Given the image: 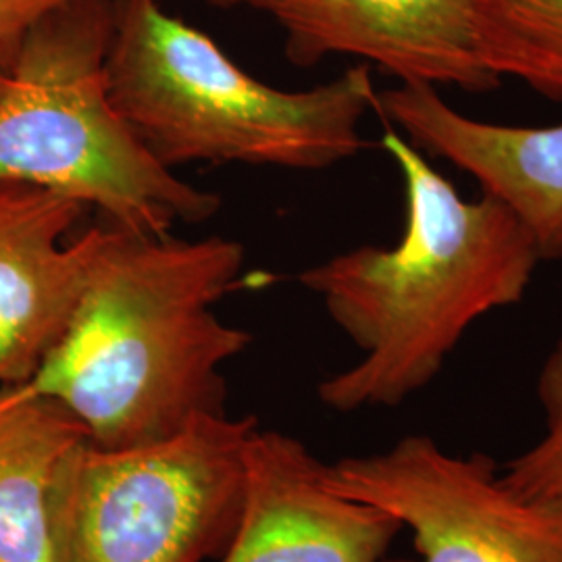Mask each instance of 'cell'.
<instances>
[{"label": "cell", "instance_id": "cell-10", "mask_svg": "<svg viewBox=\"0 0 562 562\" xmlns=\"http://www.w3.org/2000/svg\"><path fill=\"white\" fill-rule=\"evenodd\" d=\"M86 206L41 186L0 180V385L32 382L59 344L86 278Z\"/></svg>", "mask_w": 562, "mask_h": 562}, {"label": "cell", "instance_id": "cell-3", "mask_svg": "<svg viewBox=\"0 0 562 562\" xmlns=\"http://www.w3.org/2000/svg\"><path fill=\"white\" fill-rule=\"evenodd\" d=\"M106 81L121 117L169 169H327L367 146L361 123L378 101L367 63L311 90L267 86L161 0H113Z\"/></svg>", "mask_w": 562, "mask_h": 562}, {"label": "cell", "instance_id": "cell-6", "mask_svg": "<svg viewBox=\"0 0 562 562\" xmlns=\"http://www.w3.org/2000/svg\"><path fill=\"white\" fill-rule=\"evenodd\" d=\"M327 483L413 533L419 561L383 562H562V510L525 501L485 452L452 454L411 434L327 462Z\"/></svg>", "mask_w": 562, "mask_h": 562}, {"label": "cell", "instance_id": "cell-8", "mask_svg": "<svg viewBox=\"0 0 562 562\" xmlns=\"http://www.w3.org/2000/svg\"><path fill=\"white\" fill-rule=\"evenodd\" d=\"M402 527L327 483V462L278 429L248 443L246 503L222 562H383Z\"/></svg>", "mask_w": 562, "mask_h": 562}, {"label": "cell", "instance_id": "cell-2", "mask_svg": "<svg viewBox=\"0 0 562 562\" xmlns=\"http://www.w3.org/2000/svg\"><path fill=\"white\" fill-rule=\"evenodd\" d=\"M380 142L404 183L401 240L359 246L299 276L361 352L317 387L341 415L394 408L422 392L475 323L525 299L542 261L503 202L462 199L396 127Z\"/></svg>", "mask_w": 562, "mask_h": 562}, {"label": "cell", "instance_id": "cell-15", "mask_svg": "<svg viewBox=\"0 0 562 562\" xmlns=\"http://www.w3.org/2000/svg\"><path fill=\"white\" fill-rule=\"evenodd\" d=\"M7 80H9V76H7V74H0V92L4 90V86H7Z\"/></svg>", "mask_w": 562, "mask_h": 562}, {"label": "cell", "instance_id": "cell-13", "mask_svg": "<svg viewBox=\"0 0 562 562\" xmlns=\"http://www.w3.org/2000/svg\"><path fill=\"white\" fill-rule=\"evenodd\" d=\"M536 392L542 438L503 464V480L525 501L562 510V334L543 361Z\"/></svg>", "mask_w": 562, "mask_h": 562}, {"label": "cell", "instance_id": "cell-1", "mask_svg": "<svg viewBox=\"0 0 562 562\" xmlns=\"http://www.w3.org/2000/svg\"><path fill=\"white\" fill-rule=\"evenodd\" d=\"M86 278L59 344L32 385L80 419L90 442H159L227 413L223 367L252 336L215 304L240 281V241L146 236L111 223L81 232Z\"/></svg>", "mask_w": 562, "mask_h": 562}, {"label": "cell", "instance_id": "cell-7", "mask_svg": "<svg viewBox=\"0 0 562 562\" xmlns=\"http://www.w3.org/2000/svg\"><path fill=\"white\" fill-rule=\"evenodd\" d=\"M475 0H209L220 11H252L283 34L290 63L329 57L375 65L398 83L492 92L473 32Z\"/></svg>", "mask_w": 562, "mask_h": 562}, {"label": "cell", "instance_id": "cell-5", "mask_svg": "<svg viewBox=\"0 0 562 562\" xmlns=\"http://www.w3.org/2000/svg\"><path fill=\"white\" fill-rule=\"evenodd\" d=\"M257 417L202 415L159 442L81 443L60 473L55 562H204L246 503Z\"/></svg>", "mask_w": 562, "mask_h": 562}, {"label": "cell", "instance_id": "cell-4", "mask_svg": "<svg viewBox=\"0 0 562 562\" xmlns=\"http://www.w3.org/2000/svg\"><path fill=\"white\" fill-rule=\"evenodd\" d=\"M111 34L113 0H69L27 34L0 92V180L99 209L134 234L211 220L220 196L157 161L111 101Z\"/></svg>", "mask_w": 562, "mask_h": 562}, {"label": "cell", "instance_id": "cell-12", "mask_svg": "<svg viewBox=\"0 0 562 562\" xmlns=\"http://www.w3.org/2000/svg\"><path fill=\"white\" fill-rule=\"evenodd\" d=\"M473 32L490 74L562 101V0H475Z\"/></svg>", "mask_w": 562, "mask_h": 562}, {"label": "cell", "instance_id": "cell-14", "mask_svg": "<svg viewBox=\"0 0 562 562\" xmlns=\"http://www.w3.org/2000/svg\"><path fill=\"white\" fill-rule=\"evenodd\" d=\"M69 0H0V74L11 71L27 34Z\"/></svg>", "mask_w": 562, "mask_h": 562}, {"label": "cell", "instance_id": "cell-9", "mask_svg": "<svg viewBox=\"0 0 562 562\" xmlns=\"http://www.w3.org/2000/svg\"><path fill=\"white\" fill-rule=\"evenodd\" d=\"M375 111L422 153L446 159L522 223L542 261L562 257V123L506 125L473 120L438 88L398 83Z\"/></svg>", "mask_w": 562, "mask_h": 562}, {"label": "cell", "instance_id": "cell-11", "mask_svg": "<svg viewBox=\"0 0 562 562\" xmlns=\"http://www.w3.org/2000/svg\"><path fill=\"white\" fill-rule=\"evenodd\" d=\"M88 431L32 382L0 385V562H55V501Z\"/></svg>", "mask_w": 562, "mask_h": 562}]
</instances>
